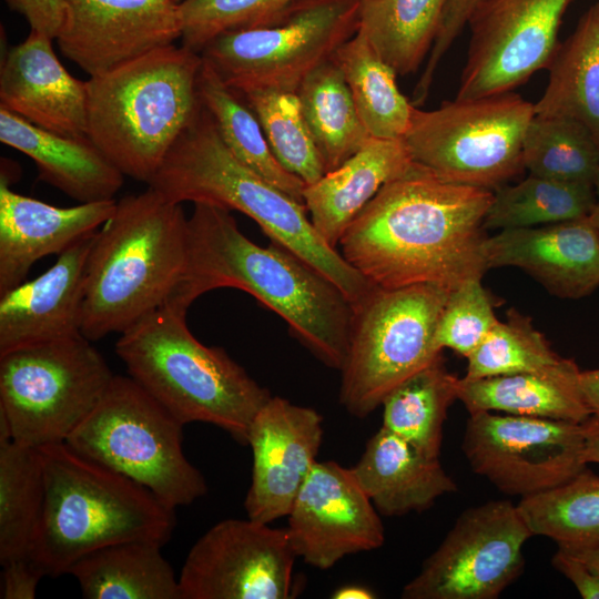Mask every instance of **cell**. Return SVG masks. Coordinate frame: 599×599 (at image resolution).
Wrapping results in <instances>:
<instances>
[{"mask_svg":"<svg viewBox=\"0 0 599 599\" xmlns=\"http://www.w3.org/2000/svg\"><path fill=\"white\" fill-rule=\"evenodd\" d=\"M493 197L491 190L445 181L413 162L349 224L341 254L380 288L453 291L489 270L484 220Z\"/></svg>","mask_w":599,"mask_h":599,"instance_id":"6da1fadb","label":"cell"},{"mask_svg":"<svg viewBox=\"0 0 599 599\" xmlns=\"http://www.w3.org/2000/svg\"><path fill=\"white\" fill-rule=\"evenodd\" d=\"M187 229L185 272L166 303L187 309L206 292L241 290L282 317L323 364L342 369L354 311L335 284L275 242H252L222 206L195 203Z\"/></svg>","mask_w":599,"mask_h":599,"instance_id":"7a4b0ae2","label":"cell"},{"mask_svg":"<svg viewBox=\"0 0 599 599\" xmlns=\"http://www.w3.org/2000/svg\"><path fill=\"white\" fill-rule=\"evenodd\" d=\"M148 186L174 203H207L245 214L272 242L335 284L353 307L376 288L324 241L313 226L304 203L231 153L203 104Z\"/></svg>","mask_w":599,"mask_h":599,"instance_id":"3957f363","label":"cell"},{"mask_svg":"<svg viewBox=\"0 0 599 599\" xmlns=\"http://www.w3.org/2000/svg\"><path fill=\"white\" fill-rule=\"evenodd\" d=\"M187 247L181 204L150 186L118 201L88 254L82 335L121 334L163 306L183 277Z\"/></svg>","mask_w":599,"mask_h":599,"instance_id":"277c9868","label":"cell"},{"mask_svg":"<svg viewBox=\"0 0 599 599\" xmlns=\"http://www.w3.org/2000/svg\"><path fill=\"white\" fill-rule=\"evenodd\" d=\"M44 478L42 517L30 560L44 576L69 573L87 554L124 541L164 546L175 509L144 486L72 449L39 447Z\"/></svg>","mask_w":599,"mask_h":599,"instance_id":"5b68a950","label":"cell"},{"mask_svg":"<svg viewBox=\"0 0 599 599\" xmlns=\"http://www.w3.org/2000/svg\"><path fill=\"white\" fill-rule=\"evenodd\" d=\"M185 308L165 303L120 334L115 352L128 374L183 425L212 424L246 444L272 396L221 347L205 346Z\"/></svg>","mask_w":599,"mask_h":599,"instance_id":"8992f818","label":"cell"},{"mask_svg":"<svg viewBox=\"0 0 599 599\" xmlns=\"http://www.w3.org/2000/svg\"><path fill=\"white\" fill-rule=\"evenodd\" d=\"M202 63L173 43L87 81L88 138L124 176L148 184L192 122Z\"/></svg>","mask_w":599,"mask_h":599,"instance_id":"52a82bcc","label":"cell"},{"mask_svg":"<svg viewBox=\"0 0 599 599\" xmlns=\"http://www.w3.org/2000/svg\"><path fill=\"white\" fill-rule=\"evenodd\" d=\"M183 426L132 377L114 375L65 443L175 509L207 491L203 475L184 455Z\"/></svg>","mask_w":599,"mask_h":599,"instance_id":"ba28073f","label":"cell"},{"mask_svg":"<svg viewBox=\"0 0 599 599\" xmlns=\"http://www.w3.org/2000/svg\"><path fill=\"white\" fill-rule=\"evenodd\" d=\"M449 293L434 284L376 287L353 307L339 388L351 415L366 417L399 383L441 355L435 335Z\"/></svg>","mask_w":599,"mask_h":599,"instance_id":"9c48e42d","label":"cell"},{"mask_svg":"<svg viewBox=\"0 0 599 599\" xmlns=\"http://www.w3.org/2000/svg\"><path fill=\"white\" fill-rule=\"evenodd\" d=\"M113 377L82 334L9 351L0 355V417L18 444L65 443Z\"/></svg>","mask_w":599,"mask_h":599,"instance_id":"30bf717a","label":"cell"},{"mask_svg":"<svg viewBox=\"0 0 599 599\" xmlns=\"http://www.w3.org/2000/svg\"><path fill=\"white\" fill-rule=\"evenodd\" d=\"M363 0H296L270 22L222 33L200 52L226 85L296 92L358 30Z\"/></svg>","mask_w":599,"mask_h":599,"instance_id":"8fae6325","label":"cell"},{"mask_svg":"<svg viewBox=\"0 0 599 599\" xmlns=\"http://www.w3.org/2000/svg\"><path fill=\"white\" fill-rule=\"evenodd\" d=\"M534 103L511 92L414 106L403 138L412 161L438 177L499 189L524 169L522 143Z\"/></svg>","mask_w":599,"mask_h":599,"instance_id":"7c38bea8","label":"cell"},{"mask_svg":"<svg viewBox=\"0 0 599 599\" xmlns=\"http://www.w3.org/2000/svg\"><path fill=\"white\" fill-rule=\"evenodd\" d=\"M534 536L517 505L488 501L466 509L404 599H496L522 572V547Z\"/></svg>","mask_w":599,"mask_h":599,"instance_id":"4fadbf2b","label":"cell"},{"mask_svg":"<svg viewBox=\"0 0 599 599\" xmlns=\"http://www.w3.org/2000/svg\"><path fill=\"white\" fill-rule=\"evenodd\" d=\"M469 415L464 455L476 474L507 495L534 496L587 468L583 424L494 412Z\"/></svg>","mask_w":599,"mask_h":599,"instance_id":"5bb4252c","label":"cell"},{"mask_svg":"<svg viewBox=\"0 0 599 599\" xmlns=\"http://www.w3.org/2000/svg\"><path fill=\"white\" fill-rule=\"evenodd\" d=\"M571 0H481L467 26L470 41L456 99L511 92L548 67Z\"/></svg>","mask_w":599,"mask_h":599,"instance_id":"9a60e30c","label":"cell"},{"mask_svg":"<svg viewBox=\"0 0 599 599\" xmlns=\"http://www.w3.org/2000/svg\"><path fill=\"white\" fill-rule=\"evenodd\" d=\"M296 554L286 528L225 519L189 551L179 585L182 599H288Z\"/></svg>","mask_w":599,"mask_h":599,"instance_id":"2e32d148","label":"cell"},{"mask_svg":"<svg viewBox=\"0 0 599 599\" xmlns=\"http://www.w3.org/2000/svg\"><path fill=\"white\" fill-rule=\"evenodd\" d=\"M287 517L296 556L322 570L348 555L377 549L385 540L377 509L352 468L333 460L314 465Z\"/></svg>","mask_w":599,"mask_h":599,"instance_id":"e0dca14e","label":"cell"},{"mask_svg":"<svg viewBox=\"0 0 599 599\" xmlns=\"http://www.w3.org/2000/svg\"><path fill=\"white\" fill-rule=\"evenodd\" d=\"M57 37L61 53L90 77L104 73L181 38L174 0H65Z\"/></svg>","mask_w":599,"mask_h":599,"instance_id":"ac0fdd59","label":"cell"},{"mask_svg":"<svg viewBox=\"0 0 599 599\" xmlns=\"http://www.w3.org/2000/svg\"><path fill=\"white\" fill-rule=\"evenodd\" d=\"M323 417L311 407L271 396L255 415L246 444L253 455L247 518L270 524L288 515L317 463Z\"/></svg>","mask_w":599,"mask_h":599,"instance_id":"d6986e66","label":"cell"},{"mask_svg":"<svg viewBox=\"0 0 599 599\" xmlns=\"http://www.w3.org/2000/svg\"><path fill=\"white\" fill-rule=\"evenodd\" d=\"M488 268L514 266L561 298L599 287V232L589 216L534 227L500 230L486 238Z\"/></svg>","mask_w":599,"mask_h":599,"instance_id":"ffe728a7","label":"cell"},{"mask_svg":"<svg viewBox=\"0 0 599 599\" xmlns=\"http://www.w3.org/2000/svg\"><path fill=\"white\" fill-rule=\"evenodd\" d=\"M52 40L30 30L8 50L0 68V108L60 135L88 136L87 81L67 71Z\"/></svg>","mask_w":599,"mask_h":599,"instance_id":"44dd1931","label":"cell"},{"mask_svg":"<svg viewBox=\"0 0 599 599\" xmlns=\"http://www.w3.org/2000/svg\"><path fill=\"white\" fill-rule=\"evenodd\" d=\"M95 232L59 254L38 277L0 295V355L82 334L85 264Z\"/></svg>","mask_w":599,"mask_h":599,"instance_id":"7402d4cb","label":"cell"},{"mask_svg":"<svg viewBox=\"0 0 599 599\" xmlns=\"http://www.w3.org/2000/svg\"><path fill=\"white\" fill-rule=\"evenodd\" d=\"M115 206V200L53 206L13 192L1 175L0 295L24 282L37 261L59 255L98 231Z\"/></svg>","mask_w":599,"mask_h":599,"instance_id":"603a6c76","label":"cell"},{"mask_svg":"<svg viewBox=\"0 0 599 599\" xmlns=\"http://www.w3.org/2000/svg\"><path fill=\"white\" fill-rule=\"evenodd\" d=\"M412 164L403 139L372 136L343 164L305 186L303 200L313 226L336 248L349 224L378 191Z\"/></svg>","mask_w":599,"mask_h":599,"instance_id":"cb8c5ba5","label":"cell"},{"mask_svg":"<svg viewBox=\"0 0 599 599\" xmlns=\"http://www.w3.org/2000/svg\"><path fill=\"white\" fill-rule=\"evenodd\" d=\"M0 141L29 156L41 181L80 203L114 200L124 174L88 138L38 128L0 108Z\"/></svg>","mask_w":599,"mask_h":599,"instance_id":"d4e9b609","label":"cell"},{"mask_svg":"<svg viewBox=\"0 0 599 599\" xmlns=\"http://www.w3.org/2000/svg\"><path fill=\"white\" fill-rule=\"evenodd\" d=\"M352 470L375 508L385 516L423 511L438 497L457 490L439 457L425 455L383 426L367 441Z\"/></svg>","mask_w":599,"mask_h":599,"instance_id":"484cf974","label":"cell"},{"mask_svg":"<svg viewBox=\"0 0 599 599\" xmlns=\"http://www.w3.org/2000/svg\"><path fill=\"white\" fill-rule=\"evenodd\" d=\"M575 361L562 358L548 368L486 377L459 378L458 399L469 414H505L583 424L591 416L579 382Z\"/></svg>","mask_w":599,"mask_h":599,"instance_id":"4316f807","label":"cell"},{"mask_svg":"<svg viewBox=\"0 0 599 599\" xmlns=\"http://www.w3.org/2000/svg\"><path fill=\"white\" fill-rule=\"evenodd\" d=\"M160 544L124 541L93 550L69 570L87 599H182Z\"/></svg>","mask_w":599,"mask_h":599,"instance_id":"83f0119b","label":"cell"},{"mask_svg":"<svg viewBox=\"0 0 599 599\" xmlns=\"http://www.w3.org/2000/svg\"><path fill=\"white\" fill-rule=\"evenodd\" d=\"M549 78L535 115L583 124L599 144V2L580 18L547 67Z\"/></svg>","mask_w":599,"mask_h":599,"instance_id":"f1b7e54d","label":"cell"},{"mask_svg":"<svg viewBox=\"0 0 599 599\" xmlns=\"http://www.w3.org/2000/svg\"><path fill=\"white\" fill-rule=\"evenodd\" d=\"M296 93L326 173L343 164L372 138L333 58L313 70Z\"/></svg>","mask_w":599,"mask_h":599,"instance_id":"f546056e","label":"cell"},{"mask_svg":"<svg viewBox=\"0 0 599 599\" xmlns=\"http://www.w3.org/2000/svg\"><path fill=\"white\" fill-rule=\"evenodd\" d=\"M199 94L231 153L265 180L304 203L306 184L277 162L247 102L226 85L204 60L199 75Z\"/></svg>","mask_w":599,"mask_h":599,"instance_id":"4dcf8cb0","label":"cell"},{"mask_svg":"<svg viewBox=\"0 0 599 599\" xmlns=\"http://www.w3.org/2000/svg\"><path fill=\"white\" fill-rule=\"evenodd\" d=\"M333 59L347 82L367 132L378 139H403L414 104L399 91L397 73L379 57L359 30Z\"/></svg>","mask_w":599,"mask_h":599,"instance_id":"1f68e13d","label":"cell"},{"mask_svg":"<svg viewBox=\"0 0 599 599\" xmlns=\"http://www.w3.org/2000/svg\"><path fill=\"white\" fill-rule=\"evenodd\" d=\"M458 383L439 355L388 393L382 403V426L425 455L439 457L444 423L449 406L458 399Z\"/></svg>","mask_w":599,"mask_h":599,"instance_id":"d6a6232c","label":"cell"},{"mask_svg":"<svg viewBox=\"0 0 599 599\" xmlns=\"http://www.w3.org/2000/svg\"><path fill=\"white\" fill-rule=\"evenodd\" d=\"M447 2L363 0L358 30L397 75H406L430 52Z\"/></svg>","mask_w":599,"mask_h":599,"instance_id":"836d02e7","label":"cell"},{"mask_svg":"<svg viewBox=\"0 0 599 599\" xmlns=\"http://www.w3.org/2000/svg\"><path fill=\"white\" fill-rule=\"evenodd\" d=\"M44 478L39 448L0 443V562L30 559L42 517Z\"/></svg>","mask_w":599,"mask_h":599,"instance_id":"e575fe53","label":"cell"},{"mask_svg":"<svg viewBox=\"0 0 599 599\" xmlns=\"http://www.w3.org/2000/svg\"><path fill=\"white\" fill-rule=\"evenodd\" d=\"M517 507L532 535L552 539L559 549L599 545V475L589 468L560 486L521 498Z\"/></svg>","mask_w":599,"mask_h":599,"instance_id":"d590c367","label":"cell"},{"mask_svg":"<svg viewBox=\"0 0 599 599\" xmlns=\"http://www.w3.org/2000/svg\"><path fill=\"white\" fill-rule=\"evenodd\" d=\"M597 202L593 186L529 174L515 185L497 189L484 227L524 229L580 219L589 216Z\"/></svg>","mask_w":599,"mask_h":599,"instance_id":"8d00e7d4","label":"cell"},{"mask_svg":"<svg viewBox=\"0 0 599 599\" xmlns=\"http://www.w3.org/2000/svg\"><path fill=\"white\" fill-rule=\"evenodd\" d=\"M522 165L536 176L595 187L599 144L580 122L534 115L524 138Z\"/></svg>","mask_w":599,"mask_h":599,"instance_id":"74e56055","label":"cell"},{"mask_svg":"<svg viewBox=\"0 0 599 599\" xmlns=\"http://www.w3.org/2000/svg\"><path fill=\"white\" fill-rule=\"evenodd\" d=\"M257 116L277 162L306 185L325 173L296 92L255 90L240 93Z\"/></svg>","mask_w":599,"mask_h":599,"instance_id":"f35d334b","label":"cell"},{"mask_svg":"<svg viewBox=\"0 0 599 599\" xmlns=\"http://www.w3.org/2000/svg\"><path fill=\"white\" fill-rule=\"evenodd\" d=\"M564 357L552 351L531 318L515 308L507 321H498L481 344L467 357L465 379L536 372L559 363Z\"/></svg>","mask_w":599,"mask_h":599,"instance_id":"ab89813d","label":"cell"},{"mask_svg":"<svg viewBox=\"0 0 599 599\" xmlns=\"http://www.w3.org/2000/svg\"><path fill=\"white\" fill-rule=\"evenodd\" d=\"M296 0H183L179 3L182 45L200 53L215 37L263 26Z\"/></svg>","mask_w":599,"mask_h":599,"instance_id":"60d3db41","label":"cell"},{"mask_svg":"<svg viewBox=\"0 0 599 599\" xmlns=\"http://www.w3.org/2000/svg\"><path fill=\"white\" fill-rule=\"evenodd\" d=\"M498 321L480 280L467 281L448 295L436 329V346L467 358Z\"/></svg>","mask_w":599,"mask_h":599,"instance_id":"b9f144b4","label":"cell"},{"mask_svg":"<svg viewBox=\"0 0 599 599\" xmlns=\"http://www.w3.org/2000/svg\"><path fill=\"white\" fill-rule=\"evenodd\" d=\"M480 1L481 0H448L425 69L413 92L414 104L420 105L426 100L439 62L456 38L467 26L474 9Z\"/></svg>","mask_w":599,"mask_h":599,"instance_id":"7bdbcfd3","label":"cell"},{"mask_svg":"<svg viewBox=\"0 0 599 599\" xmlns=\"http://www.w3.org/2000/svg\"><path fill=\"white\" fill-rule=\"evenodd\" d=\"M10 9L22 14L31 30L53 40L59 35L67 18L65 0H4Z\"/></svg>","mask_w":599,"mask_h":599,"instance_id":"ee69618b","label":"cell"},{"mask_svg":"<svg viewBox=\"0 0 599 599\" xmlns=\"http://www.w3.org/2000/svg\"><path fill=\"white\" fill-rule=\"evenodd\" d=\"M3 568L2 599H33L44 575L30 559L8 562Z\"/></svg>","mask_w":599,"mask_h":599,"instance_id":"f6af8a7d","label":"cell"},{"mask_svg":"<svg viewBox=\"0 0 599 599\" xmlns=\"http://www.w3.org/2000/svg\"><path fill=\"white\" fill-rule=\"evenodd\" d=\"M551 564L572 582L583 599H599V576L583 561L558 548Z\"/></svg>","mask_w":599,"mask_h":599,"instance_id":"bcb514c9","label":"cell"},{"mask_svg":"<svg viewBox=\"0 0 599 599\" xmlns=\"http://www.w3.org/2000/svg\"><path fill=\"white\" fill-rule=\"evenodd\" d=\"M579 382L592 416L599 418V368L580 370Z\"/></svg>","mask_w":599,"mask_h":599,"instance_id":"7dc6e473","label":"cell"},{"mask_svg":"<svg viewBox=\"0 0 599 599\" xmlns=\"http://www.w3.org/2000/svg\"><path fill=\"white\" fill-rule=\"evenodd\" d=\"M585 449L583 458L587 464H599V418L591 416L583 423Z\"/></svg>","mask_w":599,"mask_h":599,"instance_id":"c3c4849f","label":"cell"},{"mask_svg":"<svg viewBox=\"0 0 599 599\" xmlns=\"http://www.w3.org/2000/svg\"><path fill=\"white\" fill-rule=\"evenodd\" d=\"M375 597V593L370 589L359 585L342 586L332 596L335 599H372Z\"/></svg>","mask_w":599,"mask_h":599,"instance_id":"681fc988","label":"cell"},{"mask_svg":"<svg viewBox=\"0 0 599 599\" xmlns=\"http://www.w3.org/2000/svg\"><path fill=\"white\" fill-rule=\"evenodd\" d=\"M567 552L583 561L595 573L599 576V545L578 551Z\"/></svg>","mask_w":599,"mask_h":599,"instance_id":"f907efd6","label":"cell"},{"mask_svg":"<svg viewBox=\"0 0 599 599\" xmlns=\"http://www.w3.org/2000/svg\"><path fill=\"white\" fill-rule=\"evenodd\" d=\"M589 217L592 224L595 225V227L597 229V231L599 232V201L597 202L593 210L589 214Z\"/></svg>","mask_w":599,"mask_h":599,"instance_id":"816d5d0a","label":"cell"},{"mask_svg":"<svg viewBox=\"0 0 599 599\" xmlns=\"http://www.w3.org/2000/svg\"><path fill=\"white\" fill-rule=\"evenodd\" d=\"M595 190H596V194H597V197H598V201H599V175H598V179H597L596 184H595Z\"/></svg>","mask_w":599,"mask_h":599,"instance_id":"f5cc1de1","label":"cell"},{"mask_svg":"<svg viewBox=\"0 0 599 599\" xmlns=\"http://www.w3.org/2000/svg\"><path fill=\"white\" fill-rule=\"evenodd\" d=\"M174 1L177 2V3H180V2L183 1V0H174Z\"/></svg>","mask_w":599,"mask_h":599,"instance_id":"db71d44e","label":"cell"}]
</instances>
